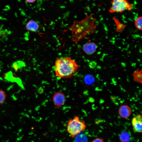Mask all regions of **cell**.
<instances>
[{"mask_svg":"<svg viewBox=\"0 0 142 142\" xmlns=\"http://www.w3.org/2000/svg\"><path fill=\"white\" fill-rule=\"evenodd\" d=\"M78 65L70 57H62L57 59L55 63V75L61 78H70L77 72Z\"/></svg>","mask_w":142,"mask_h":142,"instance_id":"1","label":"cell"},{"mask_svg":"<svg viewBox=\"0 0 142 142\" xmlns=\"http://www.w3.org/2000/svg\"><path fill=\"white\" fill-rule=\"evenodd\" d=\"M86 127L85 121L80 120L79 116H75L69 120L67 129L68 133L74 138L85 130Z\"/></svg>","mask_w":142,"mask_h":142,"instance_id":"2","label":"cell"},{"mask_svg":"<svg viewBox=\"0 0 142 142\" xmlns=\"http://www.w3.org/2000/svg\"><path fill=\"white\" fill-rule=\"evenodd\" d=\"M109 11L111 13H122L126 9L131 10L132 5L127 0H112Z\"/></svg>","mask_w":142,"mask_h":142,"instance_id":"3","label":"cell"},{"mask_svg":"<svg viewBox=\"0 0 142 142\" xmlns=\"http://www.w3.org/2000/svg\"><path fill=\"white\" fill-rule=\"evenodd\" d=\"M66 97L64 94L60 92H57L54 94L52 101L56 108H60L65 104Z\"/></svg>","mask_w":142,"mask_h":142,"instance_id":"4","label":"cell"},{"mask_svg":"<svg viewBox=\"0 0 142 142\" xmlns=\"http://www.w3.org/2000/svg\"><path fill=\"white\" fill-rule=\"evenodd\" d=\"M132 124L134 130L136 132H142V116L141 114H138L132 119Z\"/></svg>","mask_w":142,"mask_h":142,"instance_id":"5","label":"cell"},{"mask_svg":"<svg viewBox=\"0 0 142 142\" xmlns=\"http://www.w3.org/2000/svg\"><path fill=\"white\" fill-rule=\"evenodd\" d=\"M4 76V79L8 81L16 83L21 88L24 89V87L21 79L19 78L13 76L12 72L10 71L5 73Z\"/></svg>","mask_w":142,"mask_h":142,"instance_id":"6","label":"cell"},{"mask_svg":"<svg viewBox=\"0 0 142 142\" xmlns=\"http://www.w3.org/2000/svg\"><path fill=\"white\" fill-rule=\"evenodd\" d=\"M118 113L121 117L124 118H128L131 113V108L128 105H123L121 106L118 110Z\"/></svg>","mask_w":142,"mask_h":142,"instance_id":"7","label":"cell"},{"mask_svg":"<svg viewBox=\"0 0 142 142\" xmlns=\"http://www.w3.org/2000/svg\"><path fill=\"white\" fill-rule=\"evenodd\" d=\"M97 48L96 44L92 42L86 43L83 47L84 51L88 55H91L93 54Z\"/></svg>","mask_w":142,"mask_h":142,"instance_id":"8","label":"cell"},{"mask_svg":"<svg viewBox=\"0 0 142 142\" xmlns=\"http://www.w3.org/2000/svg\"><path fill=\"white\" fill-rule=\"evenodd\" d=\"M27 30L32 32H36L38 29L39 25L37 22L33 20H30L26 26Z\"/></svg>","mask_w":142,"mask_h":142,"instance_id":"9","label":"cell"},{"mask_svg":"<svg viewBox=\"0 0 142 142\" xmlns=\"http://www.w3.org/2000/svg\"><path fill=\"white\" fill-rule=\"evenodd\" d=\"M134 81L141 84L142 83V70L137 69L133 73Z\"/></svg>","mask_w":142,"mask_h":142,"instance_id":"10","label":"cell"},{"mask_svg":"<svg viewBox=\"0 0 142 142\" xmlns=\"http://www.w3.org/2000/svg\"><path fill=\"white\" fill-rule=\"evenodd\" d=\"M119 139L121 142H129L130 140V135L126 131L122 132L119 136Z\"/></svg>","mask_w":142,"mask_h":142,"instance_id":"11","label":"cell"},{"mask_svg":"<svg viewBox=\"0 0 142 142\" xmlns=\"http://www.w3.org/2000/svg\"><path fill=\"white\" fill-rule=\"evenodd\" d=\"M113 18L116 25L117 31L119 32H121L124 29L125 25L121 23L116 17H114Z\"/></svg>","mask_w":142,"mask_h":142,"instance_id":"12","label":"cell"},{"mask_svg":"<svg viewBox=\"0 0 142 142\" xmlns=\"http://www.w3.org/2000/svg\"><path fill=\"white\" fill-rule=\"evenodd\" d=\"M142 17L140 16L138 17L135 20V25L136 28L140 30H142Z\"/></svg>","mask_w":142,"mask_h":142,"instance_id":"13","label":"cell"},{"mask_svg":"<svg viewBox=\"0 0 142 142\" xmlns=\"http://www.w3.org/2000/svg\"><path fill=\"white\" fill-rule=\"evenodd\" d=\"M6 99V94L5 92L0 89V105L3 104L5 102Z\"/></svg>","mask_w":142,"mask_h":142,"instance_id":"14","label":"cell"},{"mask_svg":"<svg viewBox=\"0 0 142 142\" xmlns=\"http://www.w3.org/2000/svg\"><path fill=\"white\" fill-rule=\"evenodd\" d=\"M85 82L87 84L90 85L94 82V77L91 75H87L85 78Z\"/></svg>","mask_w":142,"mask_h":142,"instance_id":"15","label":"cell"},{"mask_svg":"<svg viewBox=\"0 0 142 142\" xmlns=\"http://www.w3.org/2000/svg\"><path fill=\"white\" fill-rule=\"evenodd\" d=\"M8 34V33H7L5 30H0V37L3 38H4L6 37Z\"/></svg>","mask_w":142,"mask_h":142,"instance_id":"16","label":"cell"},{"mask_svg":"<svg viewBox=\"0 0 142 142\" xmlns=\"http://www.w3.org/2000/svg\"><path fill=\"white\" fill-rule=\"evenodd\" d=\"M12 67L16 72L19 69L18 64L17 61L14 62L12 64Z\"/></svg>","mask_w":142,"mask_h":142,"instance_id":"17","label":"cell"},{"mask_svg":"<svg viewBox=\"0 0 142 142\" xmlns=\"http://www.w3.org/2000/svg\"><path fill=\"white\" fill-rule=\"evenodd\" d=\"M17 62L18 64L19 69H22L23 67L26 66L25 63L23 61L18 60Z\"/></svg>","mask_w":142,"mask_h":142,"instance_id":"18","label":"cell"},{"mask_svg":"<svg viewBox=\"0 0 142 142\" xmlns=\"http://www.w3.org/2000/svg\"><path fill=\"white\" fill-rule=\"evenodd\" d=\"M97 65L96 62L94 61L91 62L89 64L90 67L92 68H95Z\"/></svg>","mask_w":142,"mask_h":142,"instance_id":"19","label":"cell"},{"mask_svg":"<svg viewBox=\"0 0 142 142\" xmlns=\"http://www.w3.org/2000/svg\"><path fill=\"white\" fill-rule=\"evenodd\" d=\"M92 142H104V141L102 138H97L94 140Z\"/></svg>","mask_w":142,"mask_h":142,"instance_id":"20","label":"cell"},{"mask_svg":"<svg viewBox=\"0 0 142 142\" xmlns=\"http://www.w3.org/2000/svg\"><path fill=\"white\" fill-rule=\"evenodd\" d=\"M36 0H26V1L29 3H32L35 2Z\"/></svg>","mask_w":142,"mask_h":142,"instance_id":"21","label":"cell"}]
</instances>
